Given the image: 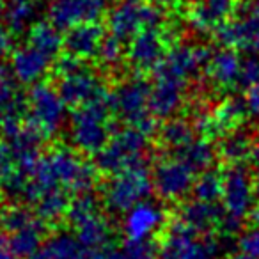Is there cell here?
<instances>
[{"instance_id": "3", "label": "cell", "mask_w": 259, "mask_h": 259, "mask_svg": "<svg viewBox=\"0 0 259 259\" xmlns=\"http://www.w3.org/2000/svg\"><path fill=\"white\" fill-rule=\"evenodd\" d=\"M57 71L61 75L59 94L66 103L83 105L87 101H93L98 93V78L80 64V59L71 55L61 59Z\"/></svg>"}, {"instance_id": "38", "label": "cell", "mask_w": 259, "mask_h": 259, "mask_svg": "<svg viewBox=\"0 0 259 259\" xmlns=\"http://www.w3.org/2000/svg\"><path fill=\"white\" fill-rule=\"evenodd\" d=\"M0 126H2V121H0Z\"/></svg>"}, {"instance_id": "30", "label": "cell", "mask_w": 259, "mask_h": 259, "mask_svg": "<svg viewBox=\"0 0 259 259\" xmlns=\"http://www.w3.org/2000/svg\"><path fill=\"white\" fill-rule=\"evenodd\" d=\"M98 54L105 62H115L121 55V39H117L115 36L103 37Z\"/></svg>"}, {"instance_id": "16", "label": "cell", "mask_w": 259, "mask_h": 259, "mask_svg": "<svg viewBox=\"0 0 259 259\" xmlns=\"http://www.w3.org/2000/svg\"><path fill=\"white\" fill-rule=\"evenodd\" d=\"M29 259H87L82 241L69 234H57Z\"/></svg>"}, {"instance_id": "12", "label": "cell", "mask_w": 259, "mask_h": 259, "mask_svg": "<svg viewBox=\"0 0 259 259\" xmlns=\"http://www.w3.org/2000/svg\"><path fill=\"white\" fill-rule=\"evenodd\" d=\"M148 190V180L146 174L141 170H128L112 183L108 190V204L112 208L124 209L132 206L142 194Z\"/></svg>"}, {"instance_id": "23", "label": "cell", "mask_w": 259, "mask_h": 259, "mask_svg": "<svg viewBox=\"0 0 259 259\" xmlns=\"http://www.w3.org/2000/svg\"><path fill=\"white\" fill-rule=\"evenodd\" d=\"M240 61L229 50L217 54L209 66V73L219 83H231L236 76H240Z\"/></svg>"}, {"instance_id": "22", "label": "cell", "mask_w": 259, "mask_h": 259, "mask_svg": "<svg viewBox=\"0 0 259 259\" xmlns=\"http://www.w3.org/2000/svg\"><path fill=\"white\" fill-rule=\"evenodd\" d=\"M144 89L141 83H130L128 87H122L117 96V107L121 108L119 112L126 114L134 121L142 119V107H144Z\"/></svg>"}, {"instance_id": "35", "label": "cell", "mask_w": 259, "mask_h": 259, "mask_svg": "<svg viewBox=\"0 0 259 259\" xmlns=\"http://www.w3.org/2000/svg\"><path fill=\"white\" fill-rule=\"evenodd\" d=\"M248 105H250L252 112H259V85H255L248 94Z\"/></svg>"}, {"instance_id": "15", "label": "cell", "mask_w": 259, "mask_h": 259, "mask_svg": "<svg viewBox=\"0 0 259 259\" xmlns=\"http://www.w3.org/2000/svg\"><path fill=\"white\" fill-rule=\"evenodd\" d=\"M29 110V101L16 89L15 80L8 73V69L0 64V112L4 119H22Z\"/></svg>"}, {"instance_id": "19", "label": "cell", "mask_w": 259, "mask_h": 259, "mask_svg": "<svg viewBox=\"0 0 259 259\" xmlns=\"http://www.w3.org/2000/svg\"><path fill=\"white\" fill-rule=\"evenodd\" d=\"M224 192H226V202L234 215H241L250 201V190H248V181L245 180L243 172L240 170H231L224 183Z\"/></svg>"}, {"instance_id": "20", "label": "cell", "mask_w": 259, "mask_h": 259, "mask_svg": "<svg viewBox=\"0 0 259 259\" xmlns=\"http://www.w3.org/2000/svg\"><path fill=\"white\" fill-rule=\"evenodd\" d=\"M29 43L34 45L36 48L43 50L50 57H55L62 47H64V39L59 34V29L54 23L39 22L30 29L29 32Z\"/></svg>"}, {"instance_id": "18", "label": "cell", "mask_w": 259, "mask_h": 259, "mask_svg": "<svg viewBox=\"0 0 259 259\" xmlns=\"http://www.w3.org/2000/svg\"><path fill=\"white\" fill-rule=\"evenodd\" d=\"M4 20L11 32H23L37 15V0H6Z\"/></svg>"}, {"instance_id": "7", "label": "cell", "mask_w": 259, "mask_h": 259, "mask_svg": "<svg viewBox=\"0 0 259 259\" xmlns=\"http://www.w3.org/2000/svg\"><path fill=\"white\" fill-rule=\"evenodd\" d=\"M108 0H52L48 15L57 29H71L80 23L96 22Z\"/></svg>"}, {"instance_id": "4", "label": "cell", "mask_w": 259, "mask_h": 259, "mask_svg": "<svg viewBox=\"0 0 259 259\" xmlns=\"http://www.w3.org/2000/svg\"><path fill=\"white\" fill-rule=\"evenodd\" d=\"M64 103L59 91L47 83H37L29 94V122L43 135H52L64 117Z\"/></svg>"}, {"instance_id": "32", "label": "cell", "mask_w": 259, "mask_h": 259, "mask_svg": "<svg viewBox=\"0 0 259 259\" xmlns=\"http://www.w3.org/2000/svg\"><path fill=\"white\" fill-rule=\"evenodd\" d=\"M241 247L247 252L248 255H254V257H259V231H254V233L247 234L241 241Z\"/></svg>"}, {"instance_id": "14", "label": "cell", "mask_w": 259, "mask_h": 259, "mask_svg": "<svg viewBox=\"0 0 259 259\" xmlns=\"http://www.w3.org/2000/svg\"><path fill=\"white\" fill-rule=\"evenodd\" d=\"M142 144V137L141 135H134V134H126L121 139L114 142L112 146H108L107 149L100 153V158L98 163L103 170H114L119 169L126 160H132V155L141 149Z\"/></svg>"}, {"instance_id": "31", "label": "cell", "mask_w": 259, "mask_h": 259, "mask_svg": "<svg viewBox=\"0 0 259 259\" xmlns=\"http://www.w3.org/2000/svg\"><path fill=\"white\" fill-rule=\"evenodd\" d=\"M188 128L183 124V122H174V124L167 126L165 128V139L169 144H187L190 139H188Z\"/></svg>"}, {"instance_id": "24", "label": "cell", "mask_w": 259, "mask_h": 259, "mask_svg": "<svg viewBox=\"0 0 259 259\" xmlns=\"http://www.w3.org/2000/svg\"><path fill=\"white\" fill-rule=\"evenodd\" d=\"M37 219L39 217L34 215L27 208H22V206H9V208L0 211V226L8 233H15V231L23 229V227L36 222Z\"/></svg>"}, {"instance_id": "9", "label": "cell", "mask_w": 259, "mask_h": 259, "mask_svg": "<svg viewBox=\"0 0 259 259\" xmlns=\"http://www.w3.org/2000/svg\"><path fill=\"white\" fill-rule=\"evenodd\" d=\"M52 59L43 50L36 48L34 45H27L15 50L11 59V69L16 80L23 83H34L43 78V75L50 68Z\"/></svg>"}, {"instance_id": "6", "label": "cell", "mask_w": 259, "mask_h": 259, "mask_svg": "<svg viewBox=\"0 0 259 259\" xmlns=\"http://www.w3.org/2000/svg\"><path fill=\"white\" fill-rule=\"evenodd\" d=\"M219 39L231 47L259 50V0H247L238 18L220 23Z\"/></svg>"}, {"instance_id": "17", "label": "cell", "mask_w": 259, "mask_h": 259, "mask_svg": "<svg viewBox=\"0 0 259 259\" xmlns=\"http://www.w3.org/2000/svg\"><path fill=\"white\" fill-rule=\"evenodd\" d=\"M43 233H45L43 220L37 219L36 222H32L30 226L11 233L9 243H11V248L15 250V254L18 255L20 259L22 257L29 259L39 250L41 241H43Z\"/></svg>"}, {"instance_id": "25", "label": "cell", "mask_w": 259, "mask_h": 259, "mask_svg": "<svg viewBox=\"0 0 259 259\" xmlns=\"http://www.w3.org/2000/svg\"><path fill=\"white\" fill-rule=\"evenodd\" d=\"M78 227V238L83 245L87 247H94L100 245L107 236V226L103 224V220L96 215L87 217L85 220H82L80 224H76Z\"/></svg>"}, {"instance_id": "1", "label": "cell", "mask_w": 259, "mask_h": 259, "mask_svg": "<svg viewBox=\"0 0 259 259\" xmlns=\"http://www.w3.org/2000/svg\"><path fill=\"white\" fill-rule=\"evenodd\" d=\"M93 180V170L83 165L71 151L55 149L39 156L36 167L27 180L22 199L37 202L50 190H85Z\"/></svg>"}, {"instance_id": "29", "label": "cell", "mask_w": 259, "mask_h": 259, "mask_svg": "<svg viewBox=\"0 0 259 259\" xmlns=\"http://www.w3.org/2000/svg\"><path fill=\"white\" fill-rule=\"evenodd\" d=\"M220 188H222V183L219 181V178H215L213 174H206L201 180V183L197 185V197L202 201H211L217 197Z\"/></svg>"}, {"instance_id": "2", "label": "cell", "mask_w": 259, "mask_h": 259, "mask_svg": "<svg viewBox=\"0 0 259 259\" xmlns=\"http://www.w3.org/2000/svg\"><path fill=\"white\" fill-rule=\"evenodd\" d=\"M162 13V8L144 0H119L108 15V29L117 39H130L142 29L158 27Z\"/></svg>"}, {"instance_id": "37", "label": "cell", "mask_w": 259, "mask_h": 259, "mask_svg": "<svg viewBox=\"0 0 259 259\" xmlns=\"http://www.w3.org/2000/svg\"><path fill=\"white\" fill-rule=\"evenodd\" d=\"M234 259H254V255H243V257H234Z\"/></svg>"}, {"instance_id": "8", "label": "cell", "mask_w": 259, "mask_h": 259, "mask_svg": "<svg viewBox=\"0 0 259 259\" xmlns=\"http://www.w3.org/2000/svg\"><path fill=\"white\" fill-rule=\"evenodd\" d=\"M167 36L156 27L142 29L139 34L132 37L130 47V57L139 68H149L153 64H158L165 54Z\"/></svg>"}, {"instance_id": "21", "label": "cell", "mask_w": 259, "mask_h": 259, "mask_svg": "<svg viewBox=\"0 0 259 259\" xmlns=\"http://www.w3.org/2000/svg\"><path fill=\"white\" fill-rule=\"evenodd\" d=\"M36 204H37L36 215L39 217L41 220H48V222L57 220L59 217L68 213V208H69L68 195H66L64 190L45 192Z\"/></svg>"}, {"instance_id": "28", "label": "cell", "mask_w": 259, "mask_h": 259, "mask_svg": "<svg viewBox=\"0 0 259 259\" xmlns=\"http://www.w3.org/2000/svg\"><path fill=\"white\" fill-rule=\"evenodd\" d=\"M213 220H217V213L206 202L195 204L188 209V222H192V226H208Z\"/></svg>"}, {"instance_id": "5", "label": "cell", "mask_w": 259, "mask_h": 259, "mask_svg": "<svg viewBox=\"0 0 259 259\" xmlns=\"http://www.w3.org/2000/svg\"><path fill=\"white\" fill-rule=\"evenodd\" d=\"M71 135L73 142L83 151H98L103 146L107 128H105V108L100 101H87L80 110L75 112Z\"/></svg>"}, {"instance_id": "10", "label": "cell", "mask_w": 259, "mask_h": 259, "mask_svg": "<svg viewBox=\"0 0 259 259\" xmlns=\"http://www.w3.org/2000/svg\"><path fill=\"white\" fill-rule=\"evenodd\" d=\"M236 9V0H197L188 9V22L197 30H211Z\"/></svg>"}, {"instance_id": "36", "label": "cell", "mask_w": 259, "mask_h": 259, "mask_svg": "<svg viewBox=\"0 0 259 259\" xmlns=\"http://www.w3.org/2000/svg\"><path fill=\"white\" fill-rule=\"evenodd\" d=\"M254 158H255V163H257V165H259V146H257V148H255Z\"/></svg>"}, {"instance_id": "13", "label": "cell", "mask_w": 259, "mask_h": 259, "mask_svg": "<svg viewBox=\"0 0 259 259\" xmlns=\"http://www.w3.org/2000/svg\"><path fill=\"white\" fill-rule=\"evenodd\" d=\"M192 170H194V167L185 160L162 163L156 169L155 176L160 194L163 197H176V195L183 194L192 183Z\"/></svg>"}, {"instance_id": "26", "label": "cell", "mask_w": 259, "mask_h": 259, "mask_svg": "<svg viewBox=\"0 0 259 259\" xmlns=\"http://www.w3.org/2000/svg\"><path fill=\"white\" fill-rule=\"evenodd\" d=\"M156 220H158V215L153 211V208H139L128 220V233L137 240L155 226Z\"/></svg>"}, {"instance_id": "11", "label": "cell", "mask_w": 259, "mask_h": 259, "mask_svg": "<svg viewBox=\"0 0 259 259\" xmlns=\"http://www.w3.org/2000/svg\"><path fill=\"white\" fill-rule=\"evenodd\" d=\"M101 41H103L101 25L96 22H87L68 29V34L64 37V48L71 57L87 59L100 52Z\"/></svg>"}, {"instance_id": "33", "label": "cell", "mask_w": 259, "mask_h": 259, "mask_svg": "<svg viewBox=\"0 0 259 259\" xmlns=\"http://www.w3.org/2000/svg\"><path fill=\"white\" fill-rule=\"evenodd\" d=\"M0 259H20L11 248L9 238H6V234L2 231H0Z\"/></svg>"}, {"instance_id": "34", "label": "cell", "mask_w": 259, "mask_h": 259, "mask_svg": "<svg viewBox=\"0 0 259 259\" xmlns=\"http://www.w3.org/2000/svg\"><path fill=\"white\" fill-rule=\"evenodd\" d=\"M11 47V36H9V29L2 25L0 22V55L8 52V48Z\"/></svg>"}, {"instance_id": "27", "label": "cell", "mask_w": 259, "mask_h": 259, "mask_svg": "<svg viewBox=\"0 0 259 259\" xmlns=\"http://www.w3.org/2000/svg\"><path fill=\"white\" fill-rule=\"evenodd\" d=\"M18 170L15 153L8 142H0V185H4Z\"/></svg>"}]
</instances>
